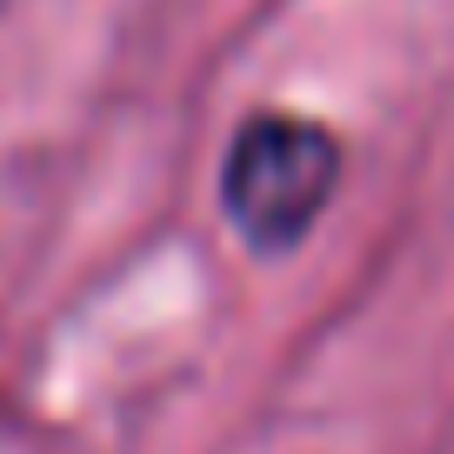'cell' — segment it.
<instances>
[{
    "mask_svg": "<svg viewBox=\"0 0 454 454\" xmlns=\"http://www.w3.org/2000/svg\"><path fill=\"white\" fill-rule=\"evenodd\" d=\"M340 187V141L308 114H247L221 160V207L254 254H294Z\"/></svg>",
    "mask_w": 454,
    "mask_h": 454,
    "instance_id": "obj_1",
    "label": "cell"
}]
</instances>
